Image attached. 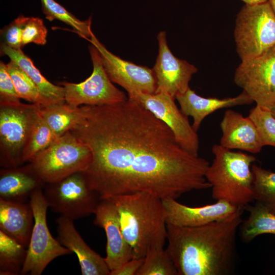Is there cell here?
<instances>
[{
	"instance_id": "cell-13",
	"label": "cell",
	"mask_w": 275,
	"mask_h": 275,
	"mask_svg": "<svg viewBox=\"0 0 275 275\" xmlns=\"http://www.w3.org/2000/svg\"><path fill=\"white\" fill-rule=\"evenodd\" d=\"M89 41L98 49L111 80L124 88L128 97L140 93L154 94L156 89L152 69L123 60L110 52L93 34Z\"/></svg>"
},
{
	"instance_id": "cell-36",
	"label": "cell",
	"mask_w": 275,
	"mask_h": 275,
	"mask_svg": "<svg viewBox=\"0 0 275 275\" xmlns=\"http://www.w3.org/2000/svg\"><path fill=\"white\" fill-rule=\"evenodd\" d=\"M245 4L254 5L260 4L268 1V0H242Z\"/></svg>"
},
{
	"instance_id": "cell-37",
	"label": "cell",
	"mask_w": 275,
	"mask_h": 275,
	"mask_svg": "<svg viewBox=\"0 0 275 275\" xmlns=\"http://www.w3.org/2000/svg\"><path fill=\"white\" fill-rule=\"evenodd\" d=\"M268 2L275 14V0H268Z\"/></svg>"
},
{
	"instance_id": "cell-23",
	"label": "cell",
	"mask_w": 275,
	"mask_h": 275,
	"mask_svg": "<svg viewBox=\"0 0 275 275\" xmlns=\"http://www.w3.org/2000/svg\"><path fill=\"white\" fill-rule=\"evenodd\" d=\"M244 208L249 212V215L242 221L239 227L240 236L243 242H250L262 234L275 235V214L258 202Z\"/></svg>"
},
{
	"instance_id": "cell-4",
	"label": "cell",
	"mask_w": 275,
	"mask_h": 275,
	"mask_svg": "<svg viewBox=\"0 0 275 275\" xmlns=\"http://www.w3.org/2000/svg\"><path fill=\"white\" fill-rule=\"evenodd\" d=\"M211 151L214 158L205 176L211 184L212 198L244 208L254 200L252 166L256 157L219 144L213 145Z\"/></svg>"
},
{
	"instance_id": "cell-1",
	"label": "cell",
	"mask_w": 275,
	"mask_h": 275,
	"mask_svg": "<svg viewBox=\"0 0 275 275\" xmlns=\"http://www.w3.org/2000/svg\"><path fill=\"white\" fill-rule=\"evenodd\" d=\"M81 107L70 131L91 151L82 174L101 199L136 192L177 199L211 187L205 176L209 162L182 148L168 125L134 100Z\"/></svg>"
},
{
	"instance_id": "cell-20",
	"label": "cell",
	"mask_w": 275,
	"mask_h": 275,
	"mask_svg": "<svg viewBox=\"0 0 275 275\" xmlns=\"http://www.w3.org/2000/svg\"><path fill=\"white\" fill-rule=\"evenodd\" d=\"M45 183L39 177L32 164L0 171V199L28 202L32 194L45 187Z\"/></svg>"
},
{
	"instance_id": "cell-7",
	"label": "cell",
	"mask_w": 275,
	"mask_h": 275,
	"mask_svg": "<svg viewBox=\"0 0 275 275\" xmlns=\"http://www.w3.org/2000/svg\"><path fill=\"white\" fill-rule=\"evenodd\" d=\"M234 39L241 61L275 46V14L268 1L242 7L236 18Z\"/></svg>"
},
{
	"instance_id": "cell-2",
	"label": "cell",
	"mask_w": 275,
	"mask_h": 275,
	"mask_svg": "<svg viewBox=\"0 0 275 275\" xmlns=\"http://www.w3.org/2000/svg\"><path fill=\"white\" fill-rule=\"evenodd\" d=\"M242 209L199 227L167 224L168 245L178 275H226L235 265L236 234Z\"/></svg>"
},
{
	"instance_id": "cell-18",
	"label": "cell",
	"mask_w": 275,
	"mask_h": 275,
	"mask_svg": "<svg viewBox=\"0 0 275 275\" xmlns=\"http://www.w3.org/2000/svg\"><path fill=\"white\" fill-rule=\"evenodd\" d=\"M56 222L57 239L63 246L76 255L82 275H109L111 270L105 258L85 242L76 229L73 221L60 215Z\"/></svg>"
},
{
	"instance_id": "cell-28",
	"label": "cell",
	"mask_w": 275,
	"mask_h": 275,
	"mask_svg": "<svg viewBox=\"0 0 275 275\" xmlns=\"http://www.w3.org/2000/svg\"><path fill=\"white\" fill-rule=\"evenodd\" d=\"M254 200L265 206L275 214V173L254 164Z\"/></svg>"
},
{
	"instance_id": "cell-32",
	"label": "cell",
	"mask_w": 275,
	"mask_h": 275,
	"mask_svg": "<svg viewBox=\"0 0 275 275\" xmlns=\"http://www.w3.org/2000/svg\"><path fill=\"white\" fill-rule=\"evenodd\" d=\"M47 33V29L41 18L28 17L22 31V47L30 43L45 45Z\"/></svg>"
},
{
	"instance_id": "cell-11",
	"label": "cell",
	"mask_w": 275,
	"mask_h": 275,
	"mask_svg": "<svg viewBox=\"0 0 275 275\" xmlns=\"http://www.w3.org/2000/svg\"><path fill=\"white\" fill-rule=\"evenodd\" d=\"M234 80L256 105L270 111L275 104V46L258 56L241 61Z\"/></svg>"
},
{
	"instance_id": "cell-24",
	"label": "cell",
	"mask_w": 275,
	"mask_h": 275,
	"mask_svg": "<svg viewBox=\"0 0 275 275\" xmlns=\"http://www.w3.org/2000/svg\"><path fill=\"white\" fill-rule=\"evenodd\" d=\"M40 115L51 130L59 136L71 130L82 117L81 106L73 107L66 102L40 108Z\"/></svg>"
},
{
	"instance_id": "cell-27",
	"label": "cell",
	"mask_w": 275,
	"mask_h": 275,
	"mask_svg": "<svg viewBox=\"0 0 275 275\" xmlns=\"http://www.w3.org/2000/svg\"><path fill=\"white\" fill-rule=\"evenodd\" d=\"M7 67L20 98L42 107L53 104L42 95L36 85L16 63L10 60Z\"/></svg>"
},
{
	"instance_id": "cell-26",
	"label": "cell",
	"mask_w": 275,
	"mask_h": 275,
	"mask_svg": "<svg viewBox=\"0 0 275 275\" xmlns=\"http://www.w3.org/2000/svg\"><path fill=\"white\" fill-rule=\"evenodd\" d=\"M42 11L49 21L60 20L71 26L80 37L87 40L93 33L91 30V17L86 20H81L69 12L55 0H40Z\"/></svg>"
},
{
	"instance_id": "cell-29",
	"label": "cell",
	"mask_w": 275,
	"mask_h": 275,
	"mask_svg": "<svg viewBox=\"0 0 275 275\" xmlns=\"http://www.w3.org/2000/svg\"><path fill=\"white\" fill-rule=\"evenodd\" d=\"M59 137L44 121L40 111L39 115L23 152L24 162H30L38 153L51 145Z\"/></svg>"
},
{
	"instance_id": "cell-5",
	"label": "cell",
	"mask_w": 275,
	"mask_h": 275,
	"mask_svg": "<svg viewBox=\"0 0 275 275\" xmlns=\"http://www.w3.org/2000/svg\"><path fill=\"white\" fill-rule=\"evenodd\" d=\"M42 106L35 103L0 102V165L5 169L24 163L23 155Z\"/></svg>"
},
{
	"instance_id": "cell-31",
	"label": "cell",
	"mask_w": 275,
	"mask_h": 275,
	"mask_svg": "<svg viewBox=\"0 0 275 275\" xmlns=\"http://www.w3.org/2000/svg\"><path fill=\"white\" fill-rule=\"evenodd\" d=\"M248 116L255 124L263 146L275 147V118L270 111L256 105Z\"/></svg>"
},
{
	"instance_id": "cell-15",
	"label": "cell",
	"mask_w": 275,
	"mask_h": 275,
	"mask_svg": "<svg viewBox=\"0 0 275 275\" xmlns=\"http://www.w3.org/2000/svg\"><path fill=\"white\" fill-rule=\"evenodd\" d=\"M94 214V225L103 228L106 234L105 260L111 271L133 258V251L122 233L115 205L109 199H101Z\"/></svg>"
},
{
	"instance_id": "cell-16",
	"label": "cell",
	"mask_w": 275,
	"mask_h": 275,
	"mask_svg": "<svg viewBox=\"0 0 275 275\" xmlns=\"http://www.w3.org/2000/svg\"><path fill=\"white\" fill-rule=\"evenodd\" d=\"M166 211V222L180 227H199L223 219L243 209L224 200L200 207H189L176 199L162 200Z\"/></svg>"
},
{
	"instance_id": "cell-6",
	"label": "cell",
	"mask_w": 275,
	"mask_h": 275,
	"mask_svg": "<svg viewBox=\"0 0 275 275\" xmlns=\"http://www.w3.org/2000/svg\"><path fill=\"white\" fill-rule=\"evenodd\" d=\"M91 159V153L87 146L68 131L30 162L45 183H51L73 174L84 172Z\"/></svg>"
},
{
	"instance_id": "cell-9",
	"label": "cell",
	"mask_w": 275,
	"mask_h": 275,
	"mask_svg": "<svg viewBox=\"0 0 275 275\" xmlns=\"http://www.w3.org/2000/svg\"><path fill=\"white\" fill-rule=\"evenodd\" d=\"M43 195L51 210L72 221L94 214L101 200L88 186L82 172L47 183Z\"/></svg>"
},
{
	"instance_id": "cell-21",
	"label": "cell",
	"mask_w": 275,
	"mask_h": 275,
	"mask_svg": "<svg viewBox=\"0 0 275 275\" xmlns=\"http://www.w3.org/2000/svg\"><path fill=\"white\" fill-rule=\"evenodd\" d=\"M34 213L30 201L0 199V229L28 248L34 226Z\"/></svg>"
},
{
	"instance_id": "cell-14",
	"label": "cell",
	"mask_w": 275,
	"mask_h": 275,
	"mask_svg": "<svg viewBox=\"0 0 275 275\" xmlns=\"http://www.w3.org/2000/svg\"><path fill=\"white\" fill-rule=\"evenodd\" d=\"M157 39L158 53L152 68L156 84L155 93H167L175 99L177 95L184 93L189 88V81L198 69L172 53L168 45L164 31L160 32Z\"/></svg>"
},
{
	"instance_id": "cell-22",
	"label": "cell",
	"mask_w": 275,
	"mask_h": 275,
	"mask_svg": "<svg viewBox=\"0 0 275 275\" xmlns=\"http://www.w3.org/2000/svg\"><path fill=\"white\" fill-rule=\"evenodd\" d=\"M1 55L8 56L10 60L16 63L32 79L42 95L52 104L66 102L64 88L49 81L34 65L31 59L22 49H16L2 44Z\"/></svg>"
},
{
	"instance_id": "cell-19",
	"label": "cell",
	"mask_w": 275,
	"mask_h": 275,
	"mask_svg": "<svg viewBox=\"0 0 275 275\" xmlns=\"http://www.w3.org/2000/svg\"><path fill=\"white\" fill-rule=\"evenodd\" d=\"M181 111L193 118L194 129L197 131L204 119L214 112L225 108L249 105L253 101L244 92L234 97L219 99L205 98L196 94L190 88L183 94L176 96Z\"/></svg>"
},
{
	"instance_id": "cell-10",
	"label": "cell",
	"mask_w": 275,
	"mask_h": 275,
	"mask_svg": "<svg viewBox=\"0 0 275 275\" xmlns=\"http://www.w3.org/2000/svg\"><path fill=\"white\" fill-rule=\"evenodd\" d=\"M89 50L93 64L91 75L79 83H59L64 88L66 102L78 107L112 104L127 100L124 92L116 88L108 77L98 49L91 44Z\"/></svg>"
},
{
	"instance_id": "cell-30",
	"label": "cell",
	"mask_w": 275,
	"mask_h": 275,
	"mask_svg": "<svg viewBox=\"0 0 275 275\" xmlns=\"http://www.w3.org/2000/svg\"><path fill=\"white\" fill-rule=\"evenodd\" d=\"M136 275H178L173 261L166 249L155 250L144 257Z\"/></svg>"
},
{
	"instance_id": "cell-17",
	"label": "cell",
	"mask_w": 275,
	"mask_h": 275,
	"mask_svg": "<svg viewBox=\"0 0 275 275\" xmlns=\"http://www.w3.org/2000/svg\"><path fill=\"white\" fill-rule=\"evenodd\" d=\"M219 125L222 133L219 145L225 148L257 154L264 147L257 127L249 116L228 109Z\"/></svg>"
},
{
	"instance_id": "cell-34",
	"label": "cell",
	"mask_w": 275,
	"mask_h": 275,
	"mask_svg": "<svg viewBox=\"0 0 275 275\" xmlns=\"http://www.w3.org/2000/svg\"><path fill=\"white\" fill-rule=\"evenodd\" d=\"M7 64L0 62V102H16L20 101Z\"/></svg>"
},
{
	"instance_id": "cell-38",
	"label": "cell",
	"mask_w": 275,
	"mask_h": 275,
	"mask_svg": "<svg viewBox=\"0 0 275 275\" xmlns=\"http://www.w3.org/2000/svg\"><path fill=\"white\" fill-rule=\"evenodd\" d=\"M270 112L273 115V116L275 118V104L273 105V106L270 109Z\"/></svg>"
},
{
	"instance_id": "cell-8",
	"label": "cell",
	"mask_w": 275,
	"mask_h": 275,
	"mask_svg": "<svg viewBox=\"0 0 275 275\" xmlns=\"http://www.w3.org/2000/svg\"><path fill=\"white\" fill-rule=\"evenodd\" d=\"M29 201L34 213V224L21 274L40 275L55 258L72 252L54 238L49 230L46 220L48 206L42 189L34 191Z\"/></svg>"
},
{
	"instance_id": "cell-33",
	"label": "cell",
	"mask_w": 275,
	"mask_h": 275,
	"mask_svg": "<svg viewBox=\"0 0 275 275\" xmlns=\"http://www.w3.org/2000/svg\"><path fill=\"white\" fill-rule=\"evenodd\" d=\"M28 18L27 16L20 15L1 30L3 44L16 49L23 48L22 31Z\"/></svg>"
},
{
	"instance_id": "cell-25",
	"label": "cell",
	"mask_w": 275,
	"mask_h": 275,
	"mask_svg": "<svg viewBox=\"0 0 275 275\" xmlns=\"http://www.w3.org/2000/svg\"><path fill=\"white\" fill-rule=\"evenodd\" d=\"M27 248L0 229V274H21Z\"/></svg>"
},
{
	"instance_id": "cell-3",
	"label": "cell",
	"mask_w": 275,
	"mask_h": 275,
	"mask_svg": "<svg viewBox=\"0 0 275 275\" xmlns=\"http://www.w3.org/2000/svg\"><path fill=\"white\" fill-rule=\"evenodd\" d=\"M105 199L115 205L122 233L132 248L133 258H144L152 251L164 249L167 224L162 199L146 192Z\"/></svg>"
},
{
	"instance_id": "cell-35",
	"label": "cell",
	"mask_w": 275,
	"mask_h": 275,
	"mask_svg": "<svg viewBox=\"0 0 275 275\" xmlns=\"http://www.w3.org/2000/svg\"><path fill=\"white\" fill-rule=\"evenodd\" d=\"M144 260V258H132L111 271L109 275H136Z\"/></svg>"
},
{
	"instance_id": "cell-12",
	"label": "cell",
	"mask_w": 275,
	"mask_h": 275,
	"mask_svg": "<svg viewBox=\"0 0 275 275\" xmlns=\"http://www.w3.org/2000/svg\"><path fill=\"white\" fill-rule=\"evenodd\" d=\"M131 98L152 113L171 129L177 141L185 150L198 156L199 140L188 117L179 109L175 98L165 93H138Z\"/></svg>"
}]
</instances>
